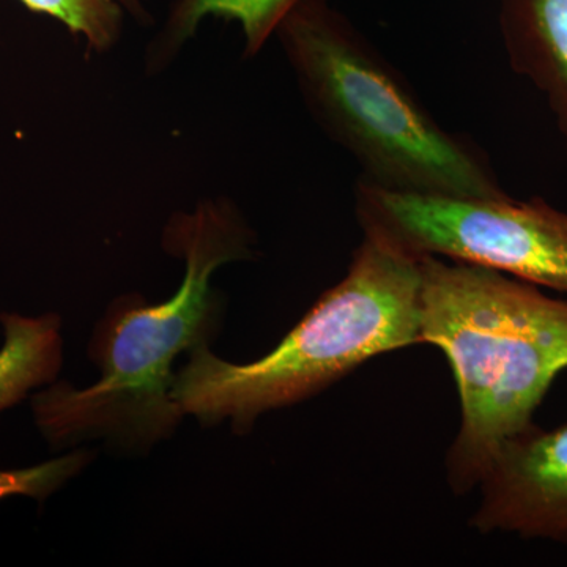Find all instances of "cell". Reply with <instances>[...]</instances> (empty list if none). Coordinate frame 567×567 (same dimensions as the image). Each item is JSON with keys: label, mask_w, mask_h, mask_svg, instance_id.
<instances>
[{"label": "cell", "mask_w": 567, "mask_h": 567, "mask_svg": "<svg viewBox=\"0 0 567 567\" xmlns=\"http://www.w3.org/2000/svg\"><path fill=\"white\" fill-rule=\"evenodd\" d=\"M167 252L185 264L177 292L159 305L126 295L96 324L89 354L102 372L87 388L51 383L33 395L41 435L55 446L103 439L142 450L173 435L183 412L173 398L175 358L208 346L218 331L223 297L212 286L224 265L252 257L254 234L226 197L181 212L163 234Z\"/></svg>", "instance_id": "obj_1"}, {"label": "cell", "mask_w": 567, "mask_h": 567, "mask_svg": "<svg viewBox=\"0 0 567 567\" xmlns=\"http://www.w3.org/2000/svg\"><path fill=\"white\" fill-rule=\"evenodd\" d=\"M421 344L456 377L462 424L447 454L458 494L477 486L503 442L533 424L567 369V301L491 268L421 257Z\"/></svg>", "instance_id": "obj_2"}, {"label": "cell", "mask_w": 567, "mask_h": 567, "mask_svg": "<svg viewBox=\"0 0 567 567\" xmlns=\"http://www.w3.org/2000/svg\"><path fill=\"white\" fill-rule=\"evenodd\" d=\"M320 128L390 192L491 199L507 194L491 159L450 132L409 82L328 0H301L276 35Z\"/></svg>", "instance_id": "obj_3"}, {"label": "cell", "mask_w": 567, "mask_h": 567, "mask_svg": "<svg viewBox=\"0 0 567 567\" xmlns=\"http://www.w3.org/2000/svg\"><path fill=\"white\" fill-rule=\"evenodd\" d=\"M421 257L363 234L347 275L270 353L248 364L189 352L173 398L204 425L245 434L271 410L322 393L379 354L420 346Z\"/></svg>", "instance_id": "obj_4"}, {"label": "cell", "mask_w": 567, "mask_h": 567, "mask_svg": "<svg viewBox=\"0 0 567 567\" xmlns=\"http://www.w3.org/2000/svg\"><path fill=\"white\" fill-rule=\"evenodd\" d=\"M354 213L363 234L413 256L491 268L567 295V213L540 197L427 196L358 181Z\"/></svg>", "instance_id": "obj_5"}, {"label": "cell", "mask_w": 567, "mask_h": 567, "mask_svg": "<svg viewBox=\"0 0 567 567\" xmlns=\"http://www.w3.org/2000/svg\"><path fill=\"white\" fill-rule=\"evenodd\" d=\"M472 525L483 533L567 540V424H532L499 445L477 481Z\"/></svg>", "instance_id": "obj_6"}, {"label": "cell", "mask_w": 567, "mask_h": 567, "mask_svg": "<svg viewBox=\"0 0 567 567\" xmlns=\"http://www.w3.org/2000/svg\"><path fill=\"white\" fill-rule=\"evenodd\" d=\"M499 32L511 69L543 93L567 142V0H502Z\"/></svg>", "instance_id": "obj_7"}, {"label": "cell", "mask_w": 567, "mask_h": 567, "mask_svg": "<svg viewBox=\"0 0 567 567\" xmlns=\"http://www.w3.org/2000/svg\"><path fill=\"white\" fill-rule=\"evenodd\" d=\"M301 0H175L162 31L147 51V69L158 73L177 58L207 18L240 24L245 58H254L274 39L284 18Z\"/></svg>", "instance_id": "obj_8"}, {"label": "cell", "mask_w": 567, "mask_h": 567, "mask_svg": "<svg viewBox=\"0 0 567 567\" xmlns=\"http://www.w3.org/2000/svg\"><path fill=\"white\" fill-rule=\"evenodd\" d=\"M0 349V413L37 388L58 380L63 364L62 320L58 315H2Z\"/></svg>", "instance_id": "obj_9"}, {"label": "cell", "mask_w": 567, "mask_h": 567, "mask_svg": "<svg viewBox=\"0 0 567 567\" xmlns=\"http://www.w3.org/2000/svg\"><path fill=\"white\" fill-rule=\"evenodd\" d=\"M25 9L61 22L89 50L106 54L122 39L125 10L118 0H20Z\"/></svg>", "instance_id": "obj_10"}, {"label": "cell", "mask_w": 567, "mask_h": 567, "mask_svg": "<svg viewBox=\"0 0 567 567\" xmlns=\"http://www.w3.org/2000/svg\"><path fill=\"white\" fill-rule=\"evenodd\" d=\"M91 461L92 453L76 450L29 468L3 470L0 472V502L14 495L44 502Z\"/></svg>", "instance_id": "obj_11"}, {"label": "cell", "mask_w": 567, "mask_h": 567, "mask_svg": "<svg viewBox=\"0 0 567 567\" xmlns=\"http://www.w3.org/2000/svg\"><path fill=\"white\" fill-rule=\"evenodd\" d=\"M126 14L136 21L145 22L148 20L147 9H145L144 0H118Z\"/></svg>", "instance_id": "obj_12"}]
</instances>
